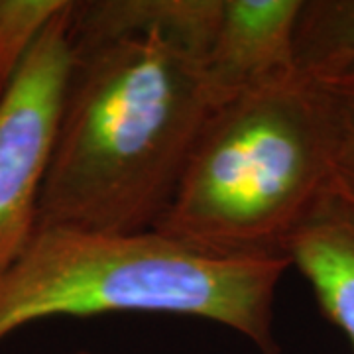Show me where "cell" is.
Instances as JSON below:
<instances>
[{
    "label": "cell",
    "instance_id": "cell-7",
    "mask_svg": "<svg viewBox=\"0 0 354 354\" xmlns=\"http://www.w3.org/2000/svg\"><path fill=\"white\" fill-rule=\"evenodd\" d=\"M323 315L354 348V207L327 193L283 246Z\"/></svg>",
    "mask_w": 354,
    "mask_h": 354
},
{
    "label": "cell",
    "instance_id": "cell-1",
    "mask_svg": "<svg viewBox=\"0 0 354 354\" xmlns=\"http://www.w3.org/2000/svg\"><path fill=\"white\" fill-rule=\"evenodd\" d=\"M213 106L201 59L158 36L75 50L38 227L156 228Z\"/></svg>",
    "mask_w": 354,
    "mask_h": 354
},
{
    "label": "cell",
    "instance_id": "cell-11",
    "mask_svg": "<svg viewBox=\"0 0 354 354\" xmlns=\"http://www.w3.org/2000/svg\"><path fill=\"white\" fill-rule=\"evenodd\" d=\"M71 354H95V353H91V351H77V353H71Z\"/></svg>",
    "mask_w": 354,
    "mask_h": 354
},
{
    "label": "cell",
    "instance_id": "cell-4",
    "mask_svg": "<svg viewBox=\"0 0 354 354\" xmlns=\"http://www.w3.org/2000/svg\"><path fill=\"white\" fill-rule=\"evenodd\" d=\"M71 6L73 0L44 30L0 101V274L38 230L39 197L75 64Z\"/></svg>",
    "mask_w": 354,
    "mask_h": 354
},
{
    "label": "cell",
    "instance_id": "cell-9",
    "mask_svg": "<svg viewBox=\"0 0 354 354\" xmlns=\"http://www.w3.org/2000/svg\"><path fill=\"white\" fill-rule=\"evenodd\" d=\"M311 81L327 130L330 193L354 207V67Z\"/></svg>",
    "mask_w": 354,
    "mask_h": 354
},
{
    "label": "cell",
    "instance_id": "cell-8",
    "mask_svg": "<svg viewBox=\"0 0 354 354\" xmlns=\"http://www.w3.org/2000/svg\"><path fill=\"white\" fill-rule=\"evenodd\" d=\"M295 64L311 79L354 67V0H304L295 28Z\"/></svg>",
    "mask_w": 354,
    "mask_h": 354
},
{
    "label": "cell",
    "instance_id": "cell-3",
    "mask_svg": "<svg viewBox=\"0 0 354 354\" xmlns=\"http://www.w3.org/2000/svg\"><path fill=\"white\" fill-rule=\"evenodd\" d=\"M327 193L323 111L313 81L297 73L213 106L156 230L223 256H286Z\"/></svg>",
    "mask_w": 354,
    "mask_h": 354
},
{
    "label": "cell",
    "instance_id": "cell-6",
    "mask_svg": "<svg viewBox=\"0 0 354 354\" xmlns=\"http://www.w3.org/2000/svg\"><path fill=\"white\" fill-rule=\"evenodd\" d=\"M221 6L223 0H73L69 30L75 50L158 36L203 62L215 38Z\"/></svg>",
    "mask_w": 354,
    "mask_h": 354
},
{
    "label": "cell",
    "instance_id": "cell-10",
    "mask_svg": "<svg viewBox=\"0 0 354 354\" xmlns=\"http://www.w3.org/2000/svg\"><path fill=\"white\" fill-rule=\"evenodd\" d=\"M69 0H0V101L36 41Z\"/></svg>",
    "mask_w": 354,
    "mask_h": 354
},
{
    "label": "cell",
    "instance_id": "cell-2",
    "mask_svg": "<svg viewBox=\"0 0 354 354\" xmlns=\"http://www.w3.org/2000/svg\"><path fill=\"white\" fill-rule=\"evenodd\" d=\"M290 268L286 256H223L156 228L38 227L0 274V341L50 317L164 313L223 325L260 354H279L274 305Z\"/></svg>",
    "mask_w": 354,
    "mask_h": 354
},
{
    "label": "cell",
    "instance_id": "cell-5",
    "mask_svg": "<svg viewBox=\"0 0 354 354\" xmlns=\"http://www.w3.org/2000/svg\"><path fill=\"white\" fill-rule=\"evenodd\" d=\"M304 0H223L203 69L215 106L248 88L297 75L295 28Z\"/></svg>",
    "mask_w": 354,
    "mask_h": 354
}]
</instances>
